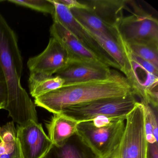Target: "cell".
<instances>
[{
  "mask_svg": "<svg viewBox=\"0 0 158 158\" xmlns=\"http://www.w3.org/2000/svg\"><path fill=\"white\" fill-rule=\"evenodd\" d=\"M7 100L8 91L7 85L2 69L0 66V110H5L7 105Z\"/></svg>",
  "mask_w": 158,
  "mask_h": 158,
  "instance_id": "obj_23",
  "label": "cell"
},
{
  "mask_svg": "<svg viewBox=\"0 0 158 158\" xmlns=\"http://www.w3.org/2000/svg\"><path fill=\"white\" fill-rule=\"evenodd\" d=\"M134 12L123 17L117 26L122 39L127 44L138 43L158 47V22L151 15L130 1Z\"/></svg>",
  "mask_w": 158,
  "mask_h": 158,
  "instance_id": "obj_7",
  "label": "cell"
},
{
  "mask_svg": "<svg viewBox=\"0 0 158 158\" xmlns=\"http://www.w3.org/2000/svg\"><path fill=\"white\" fill-rule=\"evenodd\" d=\"M131 94L135 93L126 77L112 70L107 79L65 84L60 88L35 98V103L54 114L74 105Z\"/></svg>",
  "mask_w": 158,
  "mask_h": 158,
  "instance_id": "obj_2",
  "label": "cell"
},
{
  "mask_svg": "<svg viewBox=\"0 0 158 158\" xmlns=\"http://www.w3.org/2000/svg\"><path fill=\"white\" fill-rule=\"evenodd\" d=\"M77 122L63 114H54L46 123L48 136L52 144L59 145L77 133Z\"/></svg>",
  "mask_w": 158,
  "mask_h": 158,
  "instance_id": "obj_15",
  "label": "cell"
},
{
  "mask_svg": "<svg viewBox=\"0 0 158 158\" xmlns=\"http://www.w3.org/2000/svg\"><path fill=\"white\" fill-rule=\"evenodd\" d=\"M2 141L0 143V158H23L16 138V128L13 122L0 127Z\"/></svg>",
  "mask_w": 158,
  "mask_h": 158,
  "instance_id": "obj_19",
  "label": "cell"
},
{
  "mask_svg": "<svg viewBox=\"0 0 158 158\" xmlns=\"http://www.w3.org/2000/svg\"><path fill=\"white\" fill-rule=\"evenodd\" d=\"M2 2L3 1H0V2Z\"/></svg>",
  "mask_w": 158,
  "mask_h": 158,
  "instance_id": "obj_27",
  "label": "cell"
},
{
  "mask_svg": "<svg viewBox=\"0 0 158 158\" xmlns=\"http://www.w3.org/2000/svg\"><path fill=\"white\" fill-rule=\"evenodd\" d=\"M28 83L30 95L36 98L61 87L64 81L56 76H49L40 73H30Z\"/></svg>",
  "mask_w": 158,
  "mask_h": 158,
  "instance_id": "obj_18",
  "label": "cell"
},
{
  "mask_svg": "<svg viewBox=\"0 0 158 158\" xmlns=\"http://www.w3.org/2000/svg\"><path fill=\"white\" fill-rule=\"evenodd\" d=\"M70 10L73 17L82 25L103 34L120 45L122 44V38L117 28L105 23L88 9H73Z\"/></svg>",
  "mask_w": 158,
  "mask_h": 158,
  "instance_id": "obj_17",
  "label": "cell"
},
{
  "mask_svg": "<svg viewBox=\"0 0 158 158\" xmlns=\"http://www.w3.org/2000/svg\"><path fill=\"white\" fill-rule=\"evenodd\" d=\"M8 1L43 13L49 14L52 15L55 10L52 0H9Z\"/></svg>",
  "mask_w": 158,
  "mask_h": 158,
  "instance_id": "obj_22",
  "label": "cell"
},
{
  "mask_svg": "<svg viewBox=\"0 0 158 158\" xmlns=\"http://www.w3.org/2000/svg\"><path fill=\"white\" fill-rule=\"evenodd\" d=\"M123 47L130 70L126 77L136 96L142 103L155 109L158 106V68L132 53L123 40Z\"/></svg>",
  "mask_w": 158,
  "mask_h": 158,
  "instance_id": "obj_4",
  "label": "cell"
},
{
  "mask_svg": "<svg viewBox=\"0 0 158 158\" xmlns=\"http://www.w3.org/2000/svg\"><path fill=\"white\" fill-rule=\"evenodd\" d=\"M141 103L144 106V123L147 141L150 144L158 143V109H154L149 104Z\"/></svg>",
  "mask_w": 158,
  "mask_h": 158,
  "instance_id": "obj_20",
  "label": "cell"
},
{
  "mask_svg": "<svg viewBox=\"0 0 158 158\" xmlns=\"http://www.w3.org/2000/svg\"><path fill=\"white\" fill-rule=\"evenodd\" d=\"M95 15L117 29L123 17V10L127 5L125 0H85L81 1Z\"/></svg>",
  "mask_w": 158,
  "mask_h": 158,
  "instance_id": "obj_14",
  "label": "cell"
},
{
  "mask_svg": "<svg viewBox=\"0 0 158 158\" xmlns=\"http://www.w3.org/2000/svg\"><path fill=\"white\" fill-rule=\"evenodd\" d=\"M112 72L110 67L102 63L71 59L55 76L62 78L65 85L107 79Z\"/></svg>",
  "mask_w": 158,
  "mask_h": 158,
  "instance_id": "obj_11",
  "label": "cell"
},
{
  "mask_svg": "<svg viewBox=\"0 0 158 158\" xmlns=\"http://www.w3.org/2000/svg\"><path fill=\"white\" fill-rule=\"evenodd\" d=\"M0 66L6 80L8 100L5 110L19 125L38 122L35 102L21 84L23 65L16 34L0 13Z\"/></svg>",
  "mask_w": 158,
  "mask_h": 158,
  "instance_id": "obj_1",
  "label": "cell"
},
{
  "mask_svg": "<svg viewBox=\"0 0 158 158\" xmlns=\"http://www.w3.org/2000/svg\"><path fill=\"white\" fill-rule=\"evenodd\" d=\"M44 158H100L75 133L59 145L52 144Z\"/></svg>",
  "mask_w": 158,
  "mask_h": 158,
  "instance_id": "obj_13",
  "label": "cell"
},
{
  "mask_svg": "<svg viewBox=\"0 0 158 158\" xmlns=\"http://www.w3.org/2000/svg\"><path fill=\"white\" fill-rule=\"evenodd\" d=\"M71 58L64 46L51 37L48 46L40 54L28 60L30 73H38L52 76L68 63Z\"/></svg>",
  "mask_w": 158,
  "mask_h": 158,
  "instance_id": "obj_10",
  "label": "cell"
},
{
  "mask_svg": "<svg viewBox=\"0 0 158 158\" xmlns=\"http://www.w3.org/2000/svg\"><path fill=\"white\" fill-rule=\"evenodd\" d=\"M83 26L96 40L108 56L119 65L120 71L126 77L130 71V66L123 48V41L121 45L103 34L87 27Z\"/></svg>",
  "mask_w": 158,
  "mask_h": 158,
  "instance_id": "obj_16",
  "label": "cell"
},
{
  "mask_svg": "<svg viewBox=\"0 0 158 158\" xmlns=\"http://www.w3.org/2000/svg\"><path fill=\"white\" fill-rule=\"evenodd\" d=\"M57 2L61 3L68 8L69 10L73 9H87V7L81 1L76 0H56Z\"/></svg>",
  "mask_w": 158,
  "mask_h": 158,
  "instance_id": "obj_24",
  "label": "cell"
},
{
  "mask_svg": "<svg viewBox=\"0 0 158 158\" xmlns=\"http://www.w3.org/2000/svg\"><path fill=\"white\" fill-rule=\"evenodd\" d=\"M137 102L135 95L131 94L122 98L101 99L74 105L60 113L78 122L88 121L99 116L126 118Z\"/></svg>",
  "mask_w": 158,
  "mask_h": 158,
  "instance_id": "obj_6",
  "label": "cell"
},
{
  "mask_svg": "<svg viewBox=\"0 0 158 158\" xmlns=\"http://www.w3.org/2000/svg\"><path fill=\"white\" fill-rule=\"evenodd\" d=\"M2 141V139L1 135V133H0V143H1Z\"/></svg>",
  "mask_w": 158,
  "mask_h": 158,
  "instance_id": "obj_26",
  "label": "cell"
},
{
  "mask_svg": "<svg viewBox=\"0 0 158 158\" xmlns=\"http://www.w3.org/2000/svg\"><path fill=\"white\" fill-rule=\"evenodd\" d=\"M16 138L23 158H44L52 143L39 122L17 125Z\"/></svg>",
  "mask_w": 158,
  "mask_h": 158,
  "instance_id": "obj_9",
  "label": "cell"
},
{
  "mask_svg": "<svg viewBox=\"0 0 158 158\" xmlns=\"http://www.w3.org/2000/svg\"><path fill=\"white\" fill-rule=\"evenodd\" d=\"M126 118L97 116L80 122L77 133L100 158H109L121 141Z\"/></svg>",
  "mask_w": 158,
  "mask_h": 158,
  "instance_id": "obj_3",
  "label": "cell"
},
{
  "mask_svg": "<svg viewBox=\"0 0 158 158\" xmlns=\"http://www.w3.org/2000/svg\"><path fill=\"white\" fill-rule=\"evenodd\" d=\"M50 32L52 37L56 39L64 46L68 51L71 59L93 61L104 64L97 55L86 48L73 34L58 22L53 21L50 29Z\"/></svg>",
  "mask_w": 158,
  "mask_h": 158,
  "instance_id": "obj_12",
  "label": "cell"
},
{
  "mask_svg": "<svg viewBox=\"0 0 158 158\" xmlns=\"http://www.w3.org/2000/svg\"><path fill=\"white\" fill-rule=\"evenodd\" d=\"M52 1L55 8L54 13L52 15L53 21L58 22L67 29L86 48L97 55L107 66L120 70L119 65L108 56L96 40L73 17L70 10L64 5L57 2L56 0Z\"/></svg>",
  "mask_w": 158,
  "mask_h": 158,
  "instance_id": "obj_8",
  "label": "cell"
},
{
  "mask_svg": "<svg viewBox=\"0 0 158 158\" xmlns=\"http://www.w3.org/2000/svg\"><path fill=\"white\" fill-rule=\"evenodd\" d=\"M125 44L132 53L158 68V47L138 43Z\"/></svg>",
  "mask_w": 158,
  "mask_h": 158,
  "instance_id": "obj_21",
  "label": "cell"
},
{
  "mask_svg": "<svg viewBox=\"0 0 158 158\" xmlns=\"http://www.w3.org/2000/svg\"><path fill=\"white\" fill-rule=\"evenodd\" d=\"M147 158H158V143H148Z\"/></svg>",
  "mask_w": 158,
  "mask_h": 158,
  "instance_id": "obj_25",
  "label": "cell"
},
{
  "mask_svg": "<svg viewBox=\"0 0 158 158\" xmlns=\"http://www.w3.org/2000/svg\"><path fill=\"white\" fill-rule=\"evenodd\" d=\"M144 121V106L138 102L127 115L121 141L109 158H147L148 142Z\"/></svg>",
  "mask_w": 158,
  "mask_h": 158,
  "instance_id": "obj_5",
  "label": "cell"
}]
</instances>
